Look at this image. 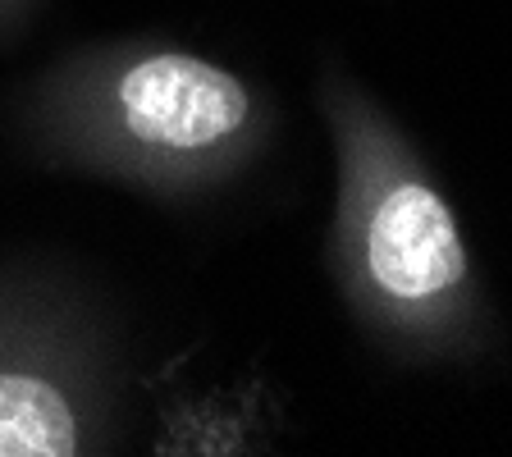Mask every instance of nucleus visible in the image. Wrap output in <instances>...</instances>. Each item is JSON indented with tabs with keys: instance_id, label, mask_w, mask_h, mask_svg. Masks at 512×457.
I'll return each mask as SVG.
<instances>
[{
	"instance_id": "f257e3e1",
	"label": "nucleus",
	"mask_w": 512,
	"mask_h": 457,
	"mask_svg": "<svg viewBox=\"0 0 512 457\" xmlns=\"http://www.w3.org/2000/svg\"><path fill=\"white\" fill-rule=\"evenodd\" d=\"M55 124L78 151L138 174H197L234 156L256 128L238 74L174 46L128 51L60 87Z\"/></svg>"
},
{
	"instance_id": "f03ea898",
	"label": "nucleus",
	"mask_w": 512,
	"mask_h": 457,
	"mask_svg": "<svg viewBox=\"0 0 512 457\" xmlns=\"http://www.w3.org/2000/svg\"><path fill=\"white\" fill-rule=\"evenodd\" d=\"M362 261L371 284L394 302H426L467 275L453 211L421 183H394L371 206L362 229Z\"/></svg>"
},
{
	"instance_id": "7ed1b4c3",
	"label": "nucleus",
	"mask_w": 512,
	"mask_h": 457,
	"mask_svg": "<svg viewBox=\"0 0 512 457\" xmlns=\"http://www.w3.org/2000/svg\"><path fill=\"white\" fill-rule=\"evenodd\" d=\"M83 439L74 380L0 316V457H69Z\"/></svg>"
},
{
	"instance_id": "20e7f679",
	"label": "nucleus",
	"mask_w": 512,
	"mask_h": 457,
	"mask_svg": "<svg viewBox=\"0 0 512 457\" xmlns=\"http://www.w3.org/2000/svg\"><path fill=\"white\" fill-rule=\"evenodd\" d=\"M14 5H19V0H0V19H5V14H10Z\"/></svg>"
}]
</instances>
